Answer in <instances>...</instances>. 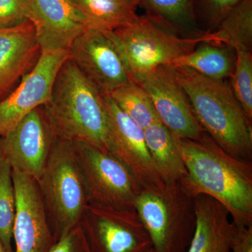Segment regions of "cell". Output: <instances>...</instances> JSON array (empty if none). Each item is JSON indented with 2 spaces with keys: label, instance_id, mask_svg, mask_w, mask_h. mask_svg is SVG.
Instances as JSON below:
<instances>
[{
  "label": "cell",
  "instance_id": "cell-28",
  "mask_svg": "<svg viewBox=\"0 0 252 252\" xmlns=\"http://www.w3.org/2000/svg\"><path fill=\"white\" fill-rule=\"evenodd\" d=\"M49 252H94L81 223L55 243Z\"/></svg>",
  "mask_w": 252,
  "mask_h": 252
},
{
  "label": "cell",
  "instance_id": "cell-15",
  "mask_svg": "<svg viewBox=\"0 0 252 252\" xmlns=\"http://www.w3.org/2000/svg\"><path fill=\"white\" fill-rule=\"evenodd\" d=\"M31 21L41 49L67 50L88 27L85 18L69 0H29Z\"/></svg>",
  "mask_w": 252,
  "mask_h": 252
},
{
  "label": "cell",
  "instance_id": "cell-22",
  "mask_svg": "<svg viewBox=\"0 0 252 252\" xmlns=\"http://www.w3.org/2000/svg\"><path fill=\"white\" fill-rule=\"evenodd\" d=\"M217 31L224 45L252 52V0L240 1L220 21Z\"/></svg>",
  "mask_w": 252,
  "mask_h": 252
},
{
  "label": "cell",
  "instance_id": "cell-26",
  "mask_svg": "<svg viewBox=\"0 0 252 252\" xmlns=\"http://www.w3.org/2000/svg\"><path fill=\"white\" fill-rule=\"evenodd\" d=\"M31 17L29 0H0V28L12 27Z\"/></svg>",
  "mask_w": 252,
  "mask_h": 252
},
{
  "label": "cell",
  "instance_id": "cell-7",
  "mask_svg": "<svg viewBox=\"0 0 252 252\" xmlns=\"http://www.w3.org/2000/svg\"><path fill=\"white\" fill-rule=\"evenodd\" d=\"M72 142L90 203L120 210H135L140 189L124 165L95 146Z\"/></svg>",
  "mask_w": 252,
  "mask_h": 252
},
{
  "label": "cell",
  "instance_id": "cell-23",
  "mask_svg": "<svg viewBox=\"0 0 252 252\" xmlns=\"http://www.w3.org/2000/svg\"><path fill=\"white\" fill-rule=\"evenodd\" d=\"M107 95L143 130L160 121L150 97L133 81L121 86Z\"/></svg>",
  "mask_w": 252,
  "mask_h": 252
},
{
  "label": "cell",
  "instance_id": "cell-13",
  "mask_svg": "<svg viewBox=\"0 0 252 252\" xmlns=\"http://www.w3.org/2000/svg\"><path fill=\"white\" fill-rule=\"evenodd\" d=\"M108 115V152L128 170L140 190L163 183L151 158L144 130L103 94Z\"/></svg>",
  "mask_w": 252,
  "mask_h": 252
},
{
  "label": "cell",
  "instance_id": "cell-17",
  "mask_svg": "<svg viewBox=\"0 0 252 252\" xmlns=\"http://www.w3.org/2000/svg\"><path fill=\"white\" fill-rule=\"evenodd\" d=\"M196 226L187 252H231L238 228L229 212L208 195L195 198Z\"/></svg>",
  "mask_w": 252,
  "mask_h": 252
},
{
  "label": "cell",
  "instance_id": "cell-9",
  "mask_svg": "<svg viewBox=\"0 0 252 252\" xmlns=\"http://www.w3.org/2000/svg\"><path fill=\"white\" fill-rule=\"evenodd\" d=\"M69 58L103 94L132 81L112 31L86 30L73 41Z\"/></svg>",
  "mask_w": 252,
  "mask_h": 252
},
{
  "label": "cell",
  "instance_id": "cell-14",
  "mask_svg": "<svg viewBox=\"0 0 252 252\" xmlns=\"http://www.w3.org/2000/svg\"><path fill=\"white\" fill-rule=\"evenodd\" d=\"M16 215L13 228L14 252H49L56 240L36 180L12 170Z\"/></svg>",
  "mask_w": 252,
  "mask_h": 252
},
{
  "label": "cell",
  "instance_id": "cell-1",
  "mask_svg": "<svg viewBox=\"0 0 252 252\" xmlns=\"http://www.w3.org/2000/svg\"><path fill=\"white\" fill-rule=\"evenodd\" d=\"M175 137L187 171L182 187L193 198L217 200L237 228L252 226V162L226 153L205 132L198 140Z\"/></svg>",
  "mask_w": 252,
  "mask_h": 252
},
{
  "label": "cell",
  "instance_id": "cell-2",
  "mask_svg": "<svg viewBox=\"0 0 252 252\" xmlns=\"http://www.w3.org/2000/svg\"><path fill=\"white\" fill-rule=\"evenodd\" d=\"M43 107L59 138L91 144L108 152L109 119L103 94L69 57Z\"/></svg>",
  "mask_w": 252,
  "mask_h": 252
},
{
  "label": "cell",
  "instance_id": "cell-12",
  "mask_svg": "<svg viewBox=\"0 0 252 252\" xmlns=\"http://www.w3.org/2000/svg\"><path fill=\"white\" fill-rule=\"evenodd\" d=\"M68 57L67 50H42L35 66L19 86L0 100V137L32 111L49 102L56 76Z\"/></svg>",
  "mask_w": 252,
  "mask_h": 252
},
{
  "label": "cell",
  "instance_id": "cell-25",
  "mask_svg": "<svg viewBox=\"0 0 252 252\" xmlns=\"http://www.w3.org/2000/svg\"><path fill=\"white\" fill-rule=\"evenodd\" d=\"M236 62L232 75V91L249 120L252 122V55L237 50Z\"/></svg>",
  "mask_w": 252,
  "mask_h": 252
},
{
  "label": "cell",
  "instance_id": "cell-8",
  "mask_svg": "<svg viewBox=\"0 0 252 252\" xmlns=\"http://www.w3.org/2000/svg\"><path fill=\"white\" fill-rule=\"evenodd\" d=\"M81 225L94 252H149L153 248L135 210L89 203Z\"/></svg>",
  "mask_w": 252,
  "mask_h": 252
},
{
  "label": "cell",
  "instance_id": "cell-19",
  "mask_svg": "<svg viewBox=\"0 0 252 252\" xmlns=\"http://www.w3.org/2000/svg\"><path fill=\"white\" fill-rule=\"evenodd\" d=\"M236 62L234 49L224 44L202 42L189 54L175 60L170 65L185 67L216 81L231 78Z\"/></svg>",
  "mask_w": 252,
  "mask_h": 252
},
{
  "label": "cell",
  "instance_id": "cell-4",
  "mask_svg": "<svg viewBox=\"0 0 252 252\" xmlns=\"http://www.w3.org/2000/svg\"><path fill=\"white\" fill-rule=\"evenodd\" d=\"M36 182L57 241L80 224L90 203L72 142L57 139Z\"/></svg>",
  "mask_w": 252,
  "mask_h": 252
},
{
  "label": "cell",
  "instance_id": "cell-27",
  "mask_svg": "<svg viewBox=\"0 0 252 252\" xmlns=\"http://www.w3.org/2000/svg\"><path fill=\"white\" fill-rule=\"evenodd\" d=\"M242 0H198L200 12L207 24L218 28L226 14Z\"/></svg>",
  "mask_w": 252,
  "mask_h": 252
},
{
  "label": "cell",
  "instance_id": "cell-30",
  "mask_svg": "<svg viewBox=\"0 0 252 252\" xmlns=\"http://www.w3.org/2000/svg\"><path fill=\"white\" fill-rule=\"evenodd\" d=\"M0 252H6V250H5L4 245H3L1 240H0Z\"/></svg>",
  "mask_w": 252,
  "mask_h": 252
},
{
  "label": "cell",
  "instance_id": "cell-20",
  "mask_svg": "<svg viewBox=\"0 0 252 252\" xmlns=\"http://www.w3.org/2000/svg\"><path fill=\"white\" fill-rule=\"evenodd\" d=\"M140 4L148 17L177 35L196 37L203 34L199 30L194 0H140Z\"/></svg>",
  "mask_w": 252,
  "mask_h": 252
},
{
  "label": "cell",
  "instance_id": "cell-6",
  "mask_svg": "<svg viewBox=\"0 0 252 252\" xmlns=\"http://www.w3.org/2000/svg\"><path fill=\"white\" fill-rule=\"evenodd\" d=\"M132 81L191 52L202 42L223 44L220 32H207L196 37H182L146 16L112 31Z\"/></svg>",
  "mask_w": 252,
  "mask_h": 252
},
{
  "label": "cell",
  "instance_id": "cell-18",
  "mask_svg": "<svg viewBox=\"0 0 252 252\" xmlns=\"http://www.w3.org/2000/svg\"><path fill=\"white\" fill-rule=\"evenodd\" d=\"M144 134L147 149L162 182L166 185L180 183L187 171L175 135L160 121L146 127Z\"/></svg>",
  "mask_w": 252,
  "mask_h": 252
},
{
  "label": "cell",
  "instance_id": "cell-10",
  "mask_svg": "<svg viewBox=\"0 0 252 252\" xmlns=\"http://www.w3.org/2000/svg\"><path fill=\"white\" fill-rule=\"evenodd\" d=\"M59 137L43 106L32 111L6 135L0 137V158L13 170L40 177Z\"/></svg>",
  "mask_w": 252,
  "mask_h": 252
},
{
  "label": "cell",
  "instance_id": "cell-11",
  "mask_svg": "<svg viewBox=\"0 0 252 252\" xmlns=\"http://www.w3.org/2000/svg\"><path fill=\"white\" fill-rule=\"evenodd\" d=\"M150 97L160 122L176 137L198 140L205 131L194 114L172 65H162L133 81Z\"/></svg>",
  "mask_w": 252,
  "mask_h": 252
},
{
  "label": "cell",
  "instance_id": "cell-21",
  "mask_svg": "<svg viewBox=\"0 0 252 252\" xmlns=\"http://www.w3.org/2000/svg\"><path fill=\"white\" fill-rule=\"evenodd\" d=\"M87 23L89 29L114 31L138 16L140 0H69Z\"/></svg>",
  "mask_w": 252,
  "mask_h": 252
},
{
  "label": "cell",
  "instance_id": "cell-24",
  "mask_svg": "<svg viewBox=\"0 0 252 252\" xmlns=\"http://www.w3.org/2000/svg\"><path fill=\"white\" fill-rule=\"evenodd\" d=\"M16 215V195L12 168L0 158V240L6 252H14L13 228Z\"/></svg>",
  "mask_w": 252,
  "mask_h": 252
},
{
  "label": "cell",
  "instance_id": "cell-16",
  "mask_svg": "<svg viewBox=\"0 0 252 252\" xmlns=\"http://www.w3.org/2000/svg\"><path fill=\"white\" fill-rule=\"evenodd\" d=\"M42 49L31 20L0 28V100L35 66Z\"/></svg>",
  "mask_w": 252,
  "mask_h": 252
},
{
  "label": "cell",
  "instance_id": "cell-31",
  "mask_svg": "<svg viewBox=\"0 0 252 252\" xmlns=\"http://www.w3.org/2000/svg\"><path fill=\"white\" fill-rule=\"evenodd\" d=\"M155 252V251H154V250H153V249H152V250H150V252Z\"/></svg>",
  "mask_w": 252,
  "mask_h": 252
},
{
  "label": "cell",
  "instance_id": "cell-29",
  "mask_svg": "<svg viewBox=\"0 0 252 252\" xmlns=\"http://www.w3.org/2000/svg\"><path fill=\"white\" fill-rule=\"evenodd\" d=\"M231 252H252V225L238 228Z\"/></svg>",
  "mask_w": 252,
  "mask_h": 252
},
{
  "label": "cell",
  "instance_id": "cell-3",
  "mask_svg": "<svg viewBox=\"0 0 252 252\" xmlns=\"http://www.w3.org/2000/svg\"><path fill=\"white\" fill-rule=\"evenodd\" d=\"M174 68L203 130L226 153L252 162V122L230 84L204 77L189 67Z\"/></svg>",
  "mask_w": 252,
  "mask_h": 252
},
{
  "label": "cell",
  "instance_id": "cell-5",
  "mask_svg": "<svg viewBox=\"0 0 252 252\" xmlns=\"http://www.w3.org/2000/svg\"><path fill=\"white\" fill-rule=\"evenodd\" d=\"M135 209L155 252H186L196 226L195 198L180 183L141 190Z\"/></svg>",
  "mask_w": 252,
  "mask_h": 252
}]
</instances>
